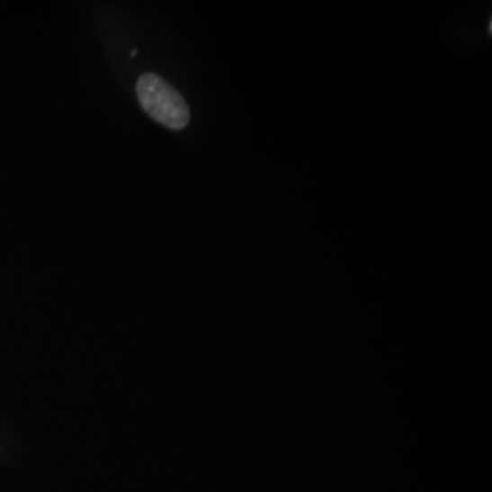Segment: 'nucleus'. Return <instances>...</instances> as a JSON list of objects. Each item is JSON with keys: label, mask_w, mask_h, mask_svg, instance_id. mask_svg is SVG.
Listing matches in <instances>:
<instances>
[{"label": "nucleus", "mask_w": 492, "mask_h": 492, "mask_svg": "<svg viewBox=\"0 0 492 492\" xmlns=\"http://www.w3.org/2000/svg\"><path fill=\"white\" fill-rule=\"evenodd\" d=\"M137 97L144 112L171 130H181L191 121V110L183 94L173 85L154 73L139 77L136 86Z\"/></svg>", "instance_id": "f257e3e1"}, {"label": "nucleus", "mask_w": 492, "mask_h": 492, "mask_svg": "<svg viewBox=\"0 0 492 492\" xmlns=\"http://www.w3.org/2000/svg\"><path fill=\"white\" fill-rule=\"evenodd\" d=\"M488 33L491 34L492 33V21L491 22H489V26H488Z\"/></svg>", "instance_id": "f03ea898"}]
</instances>
